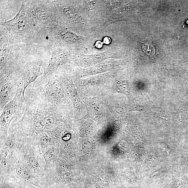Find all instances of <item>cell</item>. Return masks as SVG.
Returning a JSON list of instances; mask_svg holds the SVG:
<instances>
[{"label": "cell", "instance_id": "cell-20", "mask_svg": "<svg viewBox=\"0 0 188 188\" xmlns=\"http://www.w3.org/2000/svg\"><path fill=\"white\" fill-rule=\"evenodd\" d=\"M1 188H14L13 187H10V186L5 184H4L2 185Z\"/></svg>", "mask_w": 188, "mask_h": 188}, {"label": "cell", "instance_id": "cell-6", "mask_svg": "<svg viewBox=\"0 0 188 188\" xmlns=\"http://www.w3.org/2000/svg\"><path fill=\"white\" fill-rule=\"evenodd\" d=\"M116 55L113 48L88 55L80 53L71 57L69 62L75 65H89L98 63L109 58L116 57Z\"/></svg>", "mask_w": 188, "mask_h": 188}, {"label": "cell", "instance_id": "cell-17", "mask_svg": "<svg viewBox=\"0 0 188 188\" xmlns=\"http://www.w3.org/2000/svg\"><path fill=\"white\" fill-rule=\"evenodd\" d=\"M40 140L42 144L47 145L50 144L51 142V139L50 136L46 135L40 137Z\"/></svg>", "mask_w": 188, "mask_h": 188}, {"label": "cell", "instance_id": "cell-5", "mask_svg": "<svg viewBox=\"0 0 188 188\" xmlns=\"http://www.w3.org/2000/svg\"><path fill=\"white\" fill-rule=\"evenodd\" d=\"M43 63L42 60L33 62L20 72L18 86L23 91L24 94L28 87L43 75L41 68Z\"/></svg>", "mask_w": 188, "mask_h": 188}, {"label": "cell", "instance_id": "cell-7", "mask_svg": "<svg viewBox=\"0 0 188 188\" xmlns=\"http://www.w3.org/2000/svg\"><path fill=\"white\" fill-rule=\"evenodd\" d=\"M70 54L66 50L60 48H54L52 51L48 64L41 78L45 79L49 77L60 66L69 62Z\"/></svg>", "mask_w": 188, "mask_h": 188}, {"label": "cell", "instance_id": "cell-18", "mask_svg": "<svg viewBox=\"0 0 188 188\" xmlns=\"http://www.w3.org/2000/svg\"><path fill=\"white\" fill-rule=\"evenodd\" d=\"M29 162L32 167L37 168L39 167V164L38 161L33 157H31L29 159Z\"/></svg>", "mask_w": 188, "mask_h": 188}, {"label": "cell", "instance_id": "cell-19", "mask_svg": "<svg viewBox=\"0 0 188 188\" xmlns=\"http://www.w3.org/2000/svg\"><path fill=\"white\" fill-rule=\"evenodd\" d=\"M71 137V135L70 133H68V134H66L64 135L63 137H62V139L64 141H67L70 139Z\"/></svg>", "mask_w": 188, "mask_h": 188}, {"label": "cell", "instance_id": "cell-12", "mask_svg": "<svg viewBox=\"0 0 188 188\" xmlns=\"http://www.w3.org/2000/svg\"><path fill=\"white\" fill-rule=\"evenodd\" d=\"M82 4L85 10L91 20L94 14L96 12L98 7V1H82Z\"/></svg>", "mask_w": 188, "mask_h": 188}, {"label": "cell", "instance_id": "cell-15", "mask_svg": "<svg viewBox=\"0 0 188 188\" xmlns=\"http://www.w3.org/2000/svg\"><path fill=\"white\" fill-rule=\"evenodd\" d=\"M17 173L19 176L23 178L27 179L29 177V173L27 171L21 166L17 167Z\"/></svg>", "mask_w": 188, "mask_h": 188}, {"label": "cell", "instance_id": "cell-8", "mask_svg": "<svg viewBox=\"0 0 188 188\" xmlns=\"http://www.w3.org/2000/svg\"><path fill=\"white\" fill-rule=\"evenodd\" d=\"M1 25L8 31L15 33H21L27 29L28 26L25 11V2H23L19 12L13 19L2 22Z\"/></svg>", "mask_w": 188, "mask_h": 188}, {"label": "cell", "instance_id": "cell-16", "mask_svg": "<svg viewBox=\"0 0 188 188\" xmlns=\"http://www.w3.org/2000/svg\"><path fill=\"white\" fill-rule=\"evenodd\" d=\"M55 153L53 149H50L46 152L44 155V158L46 162H50L54 158Z\"/></svg>", "mask_w": 188, "mask_h": 188}, {"label": "cell", "instance_id": "cell-9", "mask_svg": "<svg viewBox=\"0 0 188 188\" xmlns=\"http://www.w3.org/2000/svg\"><path fill=\"white\" fill-rule=\"evenodd\" d=\"M53 6L48 4H40L34 10L33 16L35 19L40 23L48 21L53 12Z\"/></svg>", "mask_w": 188, "mask_h": 188}, {"label": "cell", "instance_id": "cell-4", "mask_svg": "<svg viewBox=\"0 0 188 188\" xmlns=\"http://www.w3.org/2000/svg\"><path fill=\"white\" fill-rule=\"evenodd\" d=\"M19 77L12 74H5L1 78L0 113L6 105L15 97L17 92Z\"/></svg>", "mask_w": 188, "mask_h": 188}, {"label": "cell", "instance_id": "cell-14", "mask_svg": "<svg viewBox=\"0 0 188 188\" xmlns=\"http://www.w3.org/2000/svg\"><path fill=\"white\" fill-rule=\"evenodd\" d=\"M11 149L9 146L6 147L2 152L1 161L4 165L7 164L11 156Z\"/></svg>", "mask_w": 188, "mask_h": 188}, {"label": "cell", "instance_id": "cell-1", "mask_svg": "<svg viewBox=\"0 0 188 188\" xmlns=\"http://www.w3.org/2000/svg\"><path fill=\"white\" fill-rule=\"evenodd\" d=\"M74 1H63L59 3V9L63 17L69 23L83 29L88 27L90 19L83 6L82 1L80 6L74 4Z\"/></svg>", "mask_w": 188, "mask_h": 188}, {"label": "cell", "instance_id": "cell-11", "mask_svg": "<svg viewBox=\"0 0 188 188\" xmlns=\"http://www.w3.org/2000/svg\"><path fill=\"white\" fill-rule=\"evenodd\" d=\"M114 67V61H107L102 64H99L98 66L93 67L90 69H82L78 70L76 72V76L79 77L82 75L94 74V73L103 72L111 69Z\"/></svg>", "mask_w": 188, "mask_h": 188}, {"label": "cell", "instance_id": "cell-2", "mask_svg": "<svg viewBox=\"0 0 188 188\" xmlns=\"http://www.w3.org/2000/svg\"><path fill=\"white\" fill-rule=\"evenodd\" d=\"M25 101V95L23 91L17 88L15 97L4 107L1 113V132L7 130L11 121L14 119L20 118L22 109Z\"/></svg>", "mask_w": 188, "mask_h": 188}, {"label": "cell", "instance_id": "cell-10", "mask_svg": "<svg viewBox=\"0 0 188 188\" xmlns=\"http://www.w3.org/2000/svg\"><path fill=\"white\" fill-rule=\"evenodd\" d=\"M10 47L8 42V35H1V70L5 67L7 64L9 53Z\"/></svg>", "mask_w": 188, "mask_h": 188}, {"label": "cell", "instance_id": "cell-13", "mask_svg": "<svg viewBox=\"0 0 188 188\" xmlns=\"http://www.w3.org/2000/svg\"><path fill=\"white\" fill-rule=\"evenodd\" d=\"M142 49L144 53L147 56H153L155 54V46L152 43L144 42L142 44Z\"/></svg>", "mask_w": 188, "mask_h": 188}, {"label": "cell", "instance_id": "cell-3", "mask_svg": "<svg viewBox=\"0 0 188 188\" xmlns=\"http://www.w3.org/2000/svg\"><path fill=\"white\" fill-rule=\"evenodd\" d=\"M50 27L52 33L64 43L79 45L85 48L90 43L89 38L78 35L61 23H52Z\"/></svg>", "mask_w": 188, "mask_h": 188}]
</instances>
